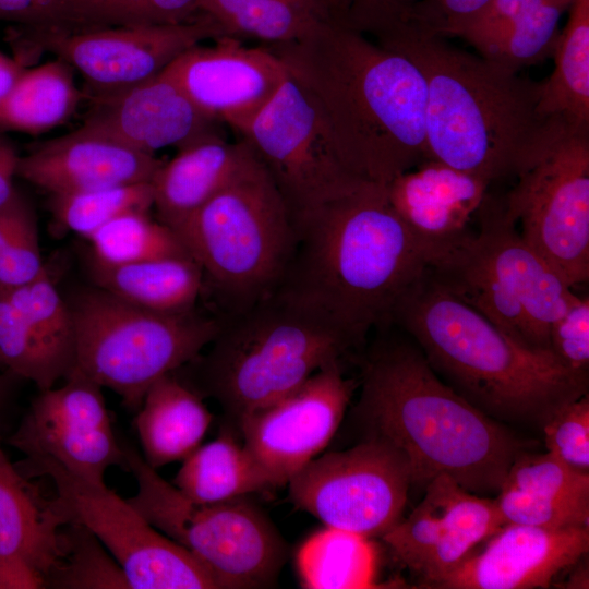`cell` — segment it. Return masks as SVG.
Instances as JSON below:
<instances>
[{
    "label": "cell",
    "mask_w": 589,
    "mask_h": 589,
    "mask_svg": "<svg viewBox=\"0 0 589 589\" xmlns=\"http://www.w3.org/2000/svg\"><path fill=\"white\" fill-rule=\"evenodd\" d=\"M293 250L274 296L341 335L357 351L390 326L394 306L425 269L433 243L390 206L385 185L293 215Z\"/></svg>",
    "instance_id": "obj_1"
},
{
    "label": "cell",
    "mask_w": 589,
    "mask_h": 589,
    "mask_svg": "<svg viewBox=\"0 0 589 589\" xmlns=\"http://www.w3.org/2000/svg\"><path fill=\"white\" fill-rule=\"evenodd\" d=\"M411 9L376 19L364 35L420 71L428 158L490 183L516 178L568 124L541 112V82L452 46Z\"/></svg>",
    "instance_id": "obj_2"
},
{
    "label": "cell",
    "mask_w": 589,
    "mask_h": 589,
    "mask_svg": "<svg viewBox=\"0 0 589 589\" xmlns=\"http://www.w3.org/2000/svg\"><path fill=\"white\" fill-rule=\"evenodd\" d=\"M265 46L316 104L351 177L386 185L429 159L425 83L406 57L330 20Z\"/></svg>",
    "instance_id": "obj_3"
},
{
    "label": "cell",
    "mask_w": 589,
    "mask_h": 589,
    "mask_svg": "<svg viewBox=\"0 0 589 589\" xmlns=\"http://www.w3.org/2000/svg\"><path fill=\"white\" fill-rule=\"evenodd\" d=\"M354 410L366 435L406 456L411 485L423 489L447 474L471 493L497 494L513 461L533 447L444 383L407 335L372 346Z\"/></svg>",
    "instance_id": "obj_4"
},
{
    "label": "cell",
    "mask_w": 589,
    "mask_h": 589,
    "mask_svg": "<svg viewBox=\"0 0 589 589\" xmlns=\"http://www.w3.org/2000/svg\"><path fill=\"white\" fill-rule=\"evenodd\" d=\"M390 325L444 383L501 423L542 429L558 408L588 394V374L552 351L519 344L446 291L426 267L396 302Z\"/></svg>",
    "instance_id": "obj_5"
},
{
    "label": "cell",
    "mask_w": 589,
    "mask_h": 589,
    "mask_svg": "<svg viewBox=\"0 0 589 589\" xmlns=\"http://www.w3.org/2000/svg\"><path fill=\"white\" fill-rule=\"evenodd\" d=\"M202 352L179 377L203 399H215L238 423L357 350L336 330L274 294L221 318Z\"/></svg>",
    "instance_id": "obj_6"
},
{
    "label": "cell",
    "mask_w": 589,
    "mask_h": 589,
    "mask_svg": "<svg viewBox=\"0 0 589 589\" xmlns=\"http://www.w3.org/2000/svg\"><path fill=\"white\" fill-rule=\"evenodd\" d=\"M478 228L433 245L426 269L519 344L550 350V327L578 297L522 238L504 196L486 193Z\"/></svg>",
    "instance_id": "obj_7"
},
{
    "label": "cell",
    "mask_w": 589,
    "mask_h": 589,
    "mask_svg": "<svg viewBox=\"0 0 589 589\" xmlns=\"http://www.w3.org/2000/svg\"><path fill=\"white\" fill-rule=\"evenodd\" d=\"M173 230L227 315L274 293L296 239L292 212L254 154L225 188Z\"/></svg>",
    "instance_id": "obj_8"
},
{
    "label": "cell",
    "mask_w": 589,
    "mask_h": 589,
    "mask_svg": "<svg viewBox=\"0 0 589 589\" xmlns=\"http://www.w3.org/2000/svg\"><path fill=\"white\" fill-rule=\"evenodd\" d=\"M75 330V368L136 411L148 388L194 360L221 318L192 309L151 311L94 286L67 301Z\"/></svg>",
    "instance_id": "obj_9"
},
{
    "label": "cell",
    "mask_w": 589,
    "mask_h": 589,
    "mask_svg": "<svg viewBox=\"0 0 589 589\" xmlns=\"http://www.w3.org/2000/svg\"><path fill=\"white\" fill-rule=\"evenodd\" d=\"M125 470L136 480L129 503L159 532L189 551L220 589L267 588L287 558V545L248 496L201 503L181 493L123 442Z\"/></svg>",
    "instance_id": "obj_10"
},
{
    "label": "cell",
    "mask_w": 589,
    "mask_h": 589,
    "mask_svg": "<svg viewBox=\"0 0 589 589\" xmlns=\"http://www.w3.org/2000/svg\"><path fill=\"white\" fill-rule=\"evenodd\" d=\"M504 202L525 241L569 287L588 281L589 129H562Z\"/></svg>",
    "instance_id": "obj_11"
},
{
    "label": "cell",
    "mask_w": 589,
    "mask_h": 589,
    "mask_svg": "<svg viewBox=\"0 0 589 589\" xmlns=\"http://www.w3.org/2000/svg\"><path fill=\"white\" fill-rule=\"evenodd\" d=\"M15 466L26 478L51 480L71 519L101 542L131 589H220L197 558L155 529L105 483L77 477L49 459H24Z\"/></svg>",
    "instance_id": "obj_12"
},
{
    "label": "cell",
    "mask_w": 589,
    "mask_h": 589,
    "mask_svg": "<svg viewBox=\"0 0 589 589\" xmlns=\"http://www.w3.org/2000/svg\"><path fill=\"white\" fill-rule=\"evenodd\" d=\"M287 485L293 505L325 527L371 539L401 519L411 472L397 447L366 435L348 449L318 455Z\"/></svg>",
    "instance_id": "obj_13"
},
{
    "label": "cell",
    "mask_w": 589,
    "mask_h": 589,
    "mask_svg": "<svg viewBox=\"0 0 589 589\" xmlns=\"http://www.w3.org/2000/svg\"><path fill=\"white\" fill-rule=\"evenodd\" d=\"M238 137L266 169L292 215L366 183L345 170L320 109L290 74Z\"/></svg>",
    "instance_id": "obj_14"
},
{
    "label": "cell",
    "mask_w": 589,
    "mask_h": 589,
    "mask_svg": "<svg viewBox=\"0 0 589 589\" xmlns=\"http://www.w3.org/2000/svg\"><path fill=\"white\" fill-rule=\"evenodd\" d=\"M27 31L35 47L76 69L93 96L143 83L193 46L225 35L204 13L178 24Z\"/></svg>",
    "instance_id": "obj_15"
},
{
    "label": "cell",
    "mask_w": 589,
    "mask_h": 589,
    "mask_svg": "<svg viewBox=\"0 0 589 589\" xmlns=\"http://www.w3.org/2000/svg\"><path fill=\"white\" fill-rule=\"evenodd\" d=\"M101 389L74 368L61 386L39 392L9 444L24 459H49L77 477L105 483L110 467L125 470V459Z\"/></svg>",
    "instance_id": "obj_16"
},
{
    "label": "cell",
    "mask_w": 589,
    "mask_h": 589,
    "mask_svg": "<svg viewBox=\"0 0 589 589\" xmlns=\"http://www.w3.org/2000/svg\"><path fill=\"white\" fill-rule=\"evenodd\" d=\"M356 389L342 362L333 363L238 423L243 446L271 489L321 455L337 431Z\"/></svg>",
    "instance_id": "obj_17"
},
{
    "label": "cell",
    "mask_w": 589,
    "mask_h": 589,
    "mask_svg": "<svg viewBox=\"0 0 589 589\" xmlns=\"http://www.w3.org/2000/svg\"><path fill=\"white\" fill-rule=\"evenodd\" d=\"M424 491L411 514L381 538L420 578V588H434L506 524L495 498L471 493L447 474L436 476Z\"/></svg>",
    "instance_id": "obj_18"
},
{
    "label": "cell",
    "mask_w": 589,
    "mask_h": 589,
    "mask_svg": "<svg viewBox=\"0 0 589 589\" xmlns=\"http://www.w3.org/2000/svg\"><path fill=\"white\" fill-rule=\"evenodd\" d=\"M195 45L163 72L204 112L240 135L271 101L289 72L265 45L245 46L223 35Z\"/></svg>",
    "instance_id": "obj_19"
},
{
    "label": "cell",
    "mask_w": 589,
    "mask_h": 589,
    "mask_svg": "<svg viewBox=\"0 0 589 589\" xmlns=\"http://www.w3.org/2000/svg\"><path fill=\"white\" fill-rule=\"evenodd\" d=\"M589 549V527L543 529L506 524L441 579L437 589L549 588Z\"/></svg>",
    "instance_id": "obj_20"
},
{
    "label": "cell",
    "mask_w": 589,
    "mask_h": 589,
    "mask_svg": "<svg viewBox=\"0 0 589 589\" xmlns=\"http://www.w3.org/2000/svg\"><path fill=\"white\" fill-rule=\"evenodd\" d=\"M70 521L58 496L47 497L0 449V589L45 588Z\"/></svg>",
    "instance_id": "obj_21"
},
{
    "label": "cell",
    "mask_w": 589,
    "mask_h": 589,
    "mask_svg": "<svg viewBox=\"0 0 589 589\" xmlns=\"http://www.w3.org/2000/svg\"><path fill=\"white\" fill-rule=\"evenodd\" d=\"M83 124L153 155L219 131V122L164 72L132 87L93 96Z\"/></svg>",
    "instance_id": "obj_22"
},
{
    "label": "cell",
    "mask_w": 589,
    "mask_h": 589,
    "mask_svg": "<svg viewBox=\"0 0 589 589\" xmlns=\"http://www.w3.org/2000/svg\"><path fill=\"white\" fill-rule=\"evenodd\" d=\"M163 163L83 124L20 157L16 175L50 194H64L151 182Z\"/></svg>",
    "instance_id": "obj_23"
},
{
    "label": "cell",
    "mask_w": 589,
    "mask_h": 589,
    "mask_svg": "<svg viewBox=\"0 0 589 589\" xmlns=\"http://www.w3.org/2000/svg\"><path fill=\"white\" fill-rule=\"evenodd\" d=\"M491 183L434 159L395 177L385 185L388 202L420 238L436 244L465 232Z\"/></svg>",
    "instance_id": "obj_24"
},
{
    "label": "cell",
    "mask_w": 589,
    "mask_h": 589,
    "mask_svg": "<svg viewBox=\"0 0 589 589\" xmlns=\"http://www.w3.org/2000/svg\"><path fill=\"white\" fill-rule=\"evenodd\" d=\"M572 0H490L450 31L485 60L514 71L553 57Z\"/></svg>",
    "instance_id": "obj_25"
},
{
    "label": "cell",
    "mask_w": 589,
    "mask_h": 589,
    "mask_svg": "<svg viewBox=\"0 0 589 589\" xmlns=\"http://www.w3.org/2000/svg\"><path fill=\"white\" fill-rule=\"evenodd\" d=\"M252 156L242 139L230 142L219 131L179 148L151 181L158 220L176 228L225 188Z\"/></svg>",
    "instance_id": "obj_26"
},
{
    "label": "cell",
    "mask_w": 589,
    "mask_h": 589,
    "mask_svg": "<svg viewBox=\"0 0 589 589\" xmlns=\"http://www.w3.org/2000/svg\"><path fill=\"white\" fill-rule=\"evenodd\" d=\"M212 420L197 393L175 373L163 376L134 418L143 459L153 469L182 461L201 445Z\"/></svg>",
    "instance_id": "obj_27"
},
{
    "label": "cell",
    "mask_w": 589,
    "mask_h": 589,
    "mask_svg": "<svg viewBox=\"0 0 589 589\" xmlns=\"http://www.w3.org/2000/svg\"><path fill=\"white\" fill-rule=\"evenodd\" d=\"M88 269L95 286L160 313L194 309L205 285L202 268L191 256L109 264L91 254Z\"/></svg>",
    "instance_id": "obj_28"
},
{
    "label": "cell",
    "mask_w": 589,
    "mask_h": 589,
    "mask_svg": "<svg viewBox=\"0 0 589 589\" xmlns=\"http://www.w3.org/2000/svg\"><path fill=\"white\" fill-rule=\"evenodd\" d=\"M172 484L189 498L217 503L271 489L243 444L223 428L182 460Z\"/></svg>",
    "instance_id": "obj_29"
},
{
    "label": "cell",
    "mask_w": 589,
    "mask_h": 589,
    "mask_svg": "<svg viewBox=\"0 0 589 589\" xmlns=\"http://www.w3.org/2000/svg\"><path fill=\"white\" fill-rule=\"evenodd\" d=\"M553 53L554 69L541 82L540 110L589 129V0H572Z\"/></svg>",
    "instance_id": "obj_30"
},
{
    "label": "cell",
    "mask_w": 589,
    "mask_h": 589,
    "mask_svg": "<svg viewBox=\"0 0 589 589\" xmlns=\"http://www.w3.org/2000/svg\"><path fill=\"white\" fill-rule=\"evenodd\" d=\"M82 98L72 67L57 59L24 70L0 101V129L27 133L48 131L65 122Z\"/></svg>",
    "instance_id": "obj_31"
},
{
    "label": "cell",
    "mask_w": 589,
    "mask_h": 589,
    "mask_svg": "<svg viewBox=\"0 0 589 589\" xmlns=\"http://www.w3.org/2000/svg\"><path fill=\"white\" fill-rule=\"evenodd\" d=\"M225 35L249 37L263 45L290 41L328 20L325 0H199Z\"/></svg>",
    "instance_id": "obj_32"
},
{
    "label": "cell",
    "mask_w": 589,
    "mask_h": 589,
    "mask_svg": "<svg viewBox=\"0 0 589 589\" xmlns=\"http://www.w3.org/2000/svg\"><path fill=\"white\" fill-rule=\"evenodd\" d=\"M305 588L374 587L376 552L369 538L325 527L311 536L297 556Z\"/></svg>",
    "instance_id": "obj_33"
},
{
    "label": "cell",
    "mask_w": 589,
    "mask_h": 589,
    "mask_svg": "<svg viewBox=\"0 0 589 589\" xmlns=\"http://www.w3.org/2000/svg\"><path fill=\"white\" fill-rule=\"evenodd\" d=\"M87 240L92 255L109 264L190 256L177 232L145 211L123 213L96 229Z\"/></svg>",
    "instance_id": "obj_34"
},
{
    "label": "cell",
    "mask_w": 589,
    "mask_h": 589,
    "mask_svg": "<svg viewBox=\"0 0 589 589\" xmlns=\"http://www.w3.org/2000/svg\"><path fill=\"white\" fill-rule=\"evenodd\" d=\"M1 292L27 321L67 377L75 368L74 324L69 304L48 272L28 284Z\"/></svg>",
    "instance_id": "obj_35"
},
{
    "label": "cell",
    "mask_w": 589,
    "mask_h": 589,
    "mask_svg": "<svg viewBox=\"0 0 589 589\" xmlns=\"http://www.w3.org/2000/svg\"><path fill=\"white\" fill-rule=\"evenodd\" d=\"M61 549L45 588L131 589L118 562L82 524L71 519L63 527Z\"/></svg>",
    "instance_id": "obj_36"
},
{
    "label": "cell",
    "mask_w": 589,
    "mask_h": 589,
    "mask_svg": "<svg viewBox=\"0 0 589 589\" xmlns=\"http://www.w3.org/2000/svg\"><path fill=\"white\" fill-rule=\"evenodd\" d=\"M49 207L56 225L86 239L115 217L153 207L151 182L50 194Z\"/></svg>",
    "instance_id": "obj_37"
},
{
    "label": "cell",
    "mask_w": 589,
    "mask_h": 589,
    "mask_svg": "<svg viewBox=\"0 0 589 589\" xmlns=\"http://www.w3.org/2000/svg\"><path fill=\"white\" fill-rule=\"evenodd\" d=\"M0 365L16 377L32 381L39 392L65 377L27 321L1 291Z\"/></svg>",
    "instance_id": "obj_38"
},
{
    "label": "cell",
    "mask_w": 589,
    "mask_h": 589,
    "mask_svg": "<svg viewBox=\"0 0 589 589\" xmlns=\"http://www.w3.org/2000/svg\"><path fill=\"white\" fill-rule=\"evenodd\" d=\"M199 0H75L77 29L108 26L165 25L200 14Z\"/></svg>",
    "instance_id": "obj_39"
},
{
    "label": "cell",
    "mask_w": 589,
    "mask_h": 589,
    "mask_svg": "<svg viewBox=\"0 0 589 589\" xmlns=\"http://www.w3.org/2000/svg\"><path fill=\"white\" fill-rule=\"evenodd\" d=\"M503 486L589 505V473L572 468L549 452L521 453L509 467Z\"/></svg>",
    "instance_id": "obj_40"
},
{
    "label": "cell",
    "mask_w": 589,
    "mask_h": 589,
    "mask_svg": "<svg viewBox=\"0 0 589 589\" xmlns=\"http://www.w3.org/2000/svg\"><path fill=\"white\" fill-rule=\"evenodd\" d=\"M505 524L543 529L589 527V505L503 486L495 498Z\"/></svg>",
    "instance_id": "obj_41"
},
{
    "label": "cell",
    "mask_w": 589,
    "mask_h": 589,
    "mask_svg": "<svg viewBox=\"0 0 589 589\" xmlns=\"http://www.w3.org/2000/svg\"><path fill=\"white\" fill-rule=\"evenodd\" d=\"M548 452L572 468L589 473L588 394L558 408L543 424Z\"/></svg>",
    "instance_id": "obj_42"
},
{
    "label": "cell",
    "mask_w": 589,
    "mask_h": 589,
    "mask_svg": "<svg viewBox=\"0 0 589 589\" xmlns=\"http://www.w3.org/2000/svg\"><path fill=\"white\" fill-rule=\"evenodd\" d=\"M550 350L568 369L588 374L589 298L578 296L550 327Z\"/></svg>",
    "instance_id": "obj_43"
},
{
    "label": "cell",
    "mask_w": 589,
    "mask_h": 589,
    "mask_svg": "<svg viewBox=\"0 0 589 589\" xmlns=\"http://www.w3.org/2000/svg\"><path fill=\"white\" fill-rule=\"evenodd\" d=\"M35 216L28 219L0 253V291L28 284L44 275Z\"/></svg>",
    "instance_id": "obj_44"
},
{
    "label": "cell",
    "mask_w": 589,
    "mask_h": 589,
    "mask_svg": "<svg viewBox=\"0 0 589 589\" xmlns=\"http://www.w3.org/2000/svg\"><path fill=\"white\" fill-rule=\"evenodd\" d=\"M74 0H0V21L27 29H75Z\"/></svg>",
    "instance_id": "obj_45"
},
{
    "label": "cell",
    "mask_w": 589,
    "mask_h": 589,
    "mask_svg": "<svg viewBox=\"0 0 589 589\" xmlns=\"http://www.w3.org/2000/svg\"><path fill=\"white\" fill-rule=\"evenodd\" d=\"M490 0H416L411 15L420 24L447 37L453 28L474 15Z\"/></svg>",
    "instance_id": "obj_46"
},
{
    "label": "cell",
    "mask_w": 589,
    "mask_h": 589,
    "mask_svg": "<svg viewBox=\"0 0 589 589\" xmlns=\"http://www.w3.org/2000/svg\"><path fill=\"white\" fill-rule=\"evenodd\" d=\"M34 213L16 192L0 208V253Z\"/></svg>",
    "instance_id": "obj_47"
},
{
    "label": "cell",
    "mask_w": 589,
    "mask_h": 589,
    "mask_svg": "<svg viewBox=\"0 0 589 589\" xmlns=\"http://www.w3.org/2000/svg\"><path fill=\"white\" fill-rule=\"evenodd\" d=\"M19 158L14 147L0 139V208L15 192L13 177L16 175Z\"/></svg>",
    "instance_id": "obj_48"
},
{
    "label": "cell",
    "mask_w": 589,
    "mask_h": 589,
    "mask_svg": "<svg viewBox=\"0 0 589 589\" xmlns=\"http://www.w3.org/2000/svg\"><path fill=\"white\" fill-rule=\"evenodd\" d=\"M24 70L20 62L0 53V101L9 94Z\"/></svg>",
    "instance_id": "obj_49"
},
{
    "label": "cell",
    "mask_w": 589,
    "mask_h": 589,
    "mask_svg": "<svg viewBox=\"0 0 589 589\" xmlns=\"http://www.w3.org/2000/svg\"><path fill=\"white\" fill-rule=\"evenodd\" d=\"M372 0H325L328 20L340 21L354 9Z\"/></svg>",
    "instance_id": "obj_50"
},
{
    "label": "cell",
    "mask_w": 589,
    "mask_h": 589,
    "mask_svg": "<svg viewBox=\"0 0 589 589\" xmlns=\"http://www.w3.org/2000/svg\"><path fill=\"white\" fill-rule=\"evenodd\" d=\"M13 377H16L15 375H13L12 373L9 372V374H5V375H0V405L3 402L7 394H8V390H9V386L11 384V380Z\"/></svg>",
    "instance_id": "obj_51"
},
{
    "label": "cell",
    "mask_w": 589,
    "mask_h": 589,
    "mask_svg": "<svg viewBox=\"0 0 589 589\" xmlns=\"http://www.w3.org/2000/svg\"><path fill=\"white\" fill-rule=\"evenodd\" d=\"M411 2H413V1H411ZM411 2H409V3H411ZM409 3H406V4H409ZM406 4H400V5L389 7V9L395 8V7H396V8H400V7H404V5H406ZM387 9H388V8H387ZM387 9H386V10H387ZM383 11H385V10H382V11H380V12H383ZM380 12H376V14L380 13ZM373 15H375V13L372 14V15H370L369 17H371V16H373ZM366 20H368V17H366ZM366 20H363V21L359 24L357 31H359L360 26H361V25L363 24V22L366 21Z\"/></svg>",
    "instance_id": "obj_52"
},
{
    "label": "cell",
    "mask_w": 589,
    "mask_h": 589,
    "mask_svg": "<svg viewBox=\"0 0 589 589\" xmlns=\"http://www.w3.org/2000/svg\"><path fill=\"white\" fill-rule=\"evenodd\" d=\"M414 1H416V0H414ZM414 1H413V2H414ZM410 4H411V3H410ZM410 4H408V5H410ZM408 5H406V7H408ZM402 8H405V7H402ZM402 8H400V9H402ZM393 10H399V9H393ZM388 11H392V10H388ZM386 12H387V11H386ZM384 13H385V12H384ZM380 14H382V13H380ZM380 14H377V15H380ZM377 15H375V16H377ZM375 16H373V17H375ZM371 19H372V17H371ZM371 19H370V20H371ZM370 20H368V21L363 24V26L361 27V31H360L361 33H362V29H363L364 25H365Z\"/></svg>",
    "instance_id": "obj_53"
}]
</instances>
